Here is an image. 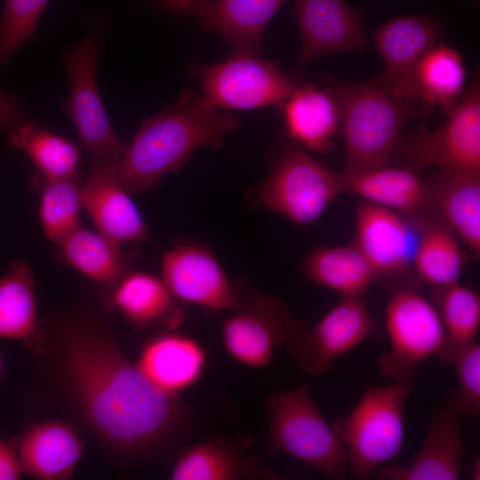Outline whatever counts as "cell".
Returning a JSON list of instances; mask_svg holds the SVG:
<instances>
[{"instance_id":"30","label":"cell","mask_w":480,"mask_h":480,"mask_svg":"<svg viewBox=\"0 0 480 480\" xmlns=\"http://www.w3.org/2000/svg\"><path fill=\"white\" fill-rule=\"evenodd\" d=\"M433 305L444 329V342L437 357L443 364H452L459 353L476 341L480 297L475 290L455 283L436 288Z\"/></svg>"},{"instance_id":"21","label":"cell","mask_w":480,"mask_h":480,"mask_svg":"<svg viewBox=\"0 0 480 480\" xmlns=\"http://www.w3.org/2000/svg\"><path fill=\"white\" fill-rule=\"evenodd\" d=\"M75 428L60 420L32 425L20 437L17 454L24 473L44 480L69 478L83 454Z\"/></svg>"},{"instance_id":"1","label":"cell","mask_w":480,"mask_h":480,"mask_svg":"<svg viewBox=\"0 0 480 480\" xmlns=\"http://www.w3.org/2000/svg\"><path fill=\"white\" fill-rule=\"evenodd\" d=\"M64 370L72 396L94 433L133 460L179 447L199 426L196 406L154 386L100 334L73 332Z\"/></svg>"},{"instance_id":"3","label":"cell","mask_w":480,"mask_h":480,"mask_svg":"<svg viewBox=\"0 0 480 480\" xmlns=\"http://www.w3.org/2000/svg\"><path fill=\"white\" fill-rule=\"evenodd\" d=\"M328 82L339 107L344 140L342 174L387 165L405 124L432 108L420 100L396 97L380 77L363 83Z\"/></svg>"},{"instance_id":"9","label":"cell","mask_w":480,"mask_h":480,"mask_svg":"<svg viewBox=\"0 0 480 480\" xmlns=\"http://www.w3.org/2000/svg\"><path fill=\"white\" fill-rule=\"evenodd\" d=\"M389 349L379 360L380 373L392 381L412 383L418 365L440 353L444 329L435 306L412 289L397 290L387 303Z\"/></svg>"},{"instance_id":"29","label":"cell","mask_w":480,"mask_h":480,"mask_svg":"<svg viewBox=\"0 0 480 480\" xmlns=\"http://www.w3.org/2000/svg\"><path fill=\"white\" fill-rule=\"evenodd\" d=\"M57 245L64 261L101 285L112 288L130 271L132 260L122 244L99 231L79 227Z\"/></svg>"},{"instance_id":"40","label":"cell","mask_w":480,"mask_h":480,"mask_svg":"<svg viewBox=\"0 0 480 480\" xmlns=\"http://www.w3.org/2000/svg\"><path fill=\"white\" fill-rule=\"evenodd\" d=\"M480 463H479V457L474 461L472 470H471V476L472 478L475 480L480 479Z\"/></svg>"},{"instance_id":"2","label":"cell","mask_w":480,"mask_h":480,"mask_svg":"<svg viewBox=\"0 0 480 480\" xmlns=\"http://www.w3.org/2000/svg\"><path fill=\"white\" fill-rule=\"evenodd\" d=\"M240 126L236 116L203 107L198 92L187 89L167 108L146 119L122 155L115 172L130 194L155 188L204 147L220 148Z\"/></svg>"},{"instance_id":"23","label":"cell","mask_w":480,"mask_h":480,"mask_svg":"<svg viewBox=\"0 0 480 480\" xmlns=\"http://www.w3.org/2000/svg\"><path fill=\"white\" fill-rule=\"evenodd\" d=\"M289 136L307 150L328 153L340 126L337 101L328 88L299 84L283 104Z\"/></svg>"},{"instance_id":"8","label":"cell","mask_w":480,"mask_h":480,"mask_svg":"<svg viewBox=\"0 0 480 480\" xmlns=\"http://www.w3.org/2000/svg\"><path fill=\"white\" fill-rule=\"evenodd\" d=\"M447 121L432 132L410 137L401 153L412 170L434 166L439 171L480 176V81L476 74Z\"/></svg>"},{"instance_id":"37","label":"cell","mask_w":480,"mask_h":480,"mask_svg":"<svg viewBox=\"0 0 480 480\" xmlns=\"http://www.w3.org/2000/svg\"><path fill=\"white\" fill-rule=\"evenodd\" d=\"M23 474L17 452L0 438V480H17Z\"/></svg>"},{"instance_id":"18","label":"cell","mask_w":480,"mask_h":480,"mask_svg":"<svg viewBox=\"0 0 480 480\" xmlns=\"http://www.w3.org/2000/svg\"><path fill=\"white\" fill-rule=\"evenodd\" d=\"M466 68L460 53L444 44L428 49L401 77L386 84L399 99L416 100L448 114L464 93Z\"/></svg>"},{"instance_id":"11","label":"cell","mask_w":480,"mask_h":480,"mask_svg":"<svg viewBox=\"0 0 480 480\" xmlns=\"http://www.w3.org/2000/svg\"><path fill=\"white\" fill-rule=\"evenodd\" d=\"M99 53L98 39L88 36L65 54L70 84L68 113L85 150L94 157L116 160L125 146L111 126L98 89Z\"/></svg>"},{"instance_id":"35","label":"cell","mask_w":480,"mask_h":480,"mask_svg":"<svg viewBox=\"0 0 480 480\" xmlns=\"http://www.w3.org/2000/svg\"><path fill=\"white\" fill-rule=\"evenodd\" d=\"M49 0H5L0 23V67L34 34Z\"/></svg>"},{"instance_id":"22","label":"cell","mask_w":480,"mask_h":480,"mask_svg":"<svg viewBox=\"0 0 480 480\" xmlns=\"http://www.w3.org/2000/svg\"><path fill=\"white\" fill-rule=\"evenodd\" d=\"M285 0H211L199 24L220 36L236 54L258 55L265 28Z\"/></svg>"},{"instance_id":"39","label":"cell","mask_w":480,"mask_h":480,"mask_svg":"<svg viewBox=\"0 0 480 480\" xmlns=\"http://www.w3.org/2000/svg\"><path fill=\"white\" fill-rule=\"evenodd\" d=\"M169 12L197 19L211 0H157Z\"/></svg>"},{"instance_id":"17","label":"cell","mask_w":480,"mask_h":480,"mask_svg":"<svg viewBox=\"0 0 480 480\" xmlns=\"http://www.w3.org/2000/svg\"><path fill=\"white\" fill-rule=\"evenodd\" d=\"M419 239L399 212L365 201L357 206L354 244L376 276L404 270L413 260Z\"/></svg>"},{"instance_id":"26","label":"cell","mask_w":480,"mask_h":480,"mask_svg":"<svg viewBox=\"0 0 480 480\" xmlns=\"http://www.w3.org/2000/svg\"><path fill=\"white\" fill-rule=\"evenodd\" d=\"M440 26L432 17L403 16L380 26L372 36L385 65L379 76L390 83L406 74L438 38Z\"/></svg>"},{"instance_id":"31","label":"cell","mask_w":480,"mask_h":480,"mask_svg":"<svg viewBox=\"0 0 480 480\" xmlns=\"http://www.w3.org/2000/svg\"><path fill=\"white\" fill-rule=\"evenodd\" d=\"M36 282L28 264L15 260L0 277V338L28 340L37 328Z\"/></svg>"},{"instance_id":"14","label":"cell","mask_w":480,"mask_h":480,"mask_svg":"<svg viewBox=\"0 0 480 480\" xmlns=\"http://www.w3.org/2000/svg\"><path fill=\"white\" fill-rule=\"evenodd\" d=\"M293 2L301 41V65L326 55L357 52L365 48L360 14L346 0Z\"/></svg>"},{"instance_id":"10","label":"cell","mask_w":480,"mask_h":480,"mask_svg":"<svg viewBox=\"0 0 480 480\" xmlns=\"http://www.w3.org/2000/svg\"><path fill=\"white\" fill-rule=\"evenodd\" d=\"M372 317L364 295L343 297L316 324L293 321L285 340L298 366L321 376L334 360L362 343L371 333Z\"/></svg>"},{"instance_id":"33","label":"cell","mask_w":480,"mask_h":480,"mask_svg":"<svg viewBox=\"0 0 480 480\" xmlns=\"http://www.w3.org/2000/svg\"><path fill=\"white\" fill-rule=\"evenodd\" d=\"M465 260L453 234L445 228L430 226L420 236L412 262L420 279L437 288L458 283Z\"/></svg>"},{"instance_id":"16","label":"cell","mask_w":480,"mask_h":480,"mask_svg":"<svg viewBox=\"0 0 480 480\" xmlns=\"http://www.w3.org/2000/svg\"><path fill=\"white\" fill-rule=\"evenodd\" d=\"M253 440L244 432L218 436L183 446L172 469V480L277 479L273 468L247 453Z\"/></svg>"},{"instance_id":"15","label":"cell","mask_w":480,"mask_h":480,"mask_svg":"<svg viewBox=\"0 0 480 480\" xmlns=\"http://www.w3.org/2000/svg\"><path fill=\"white\" fill-rule=\"evenodd\" d=\"M130 195L115 172L113 160L92 156L81 187V204L98 231L121 244L141 242L148 235Z\"/></svg>"},{"instance_id":"38","label":"cell","mask_w":480,"mask_h":480,"mask_svg":"<svg viewBox=\"0 0 480 480\" xmlns=\"http://www.w3.org/2000/svg\"><path fill=\"white\" fill-rule=\"evenodd\" d=\"M23 122V111L20 105L0 91V129L10 132Z\"/></svg>"},{"instance_id":"41","label":"cell","mask_w":480,"mask_h":480,"mask_svg":"<svg viewBox=\"0 0 480 480\" xmlns=\"http://www.w3.org/2000/svg\"><path fill=\"white\" fill-rule=\"evenodd\" d=\"M2 372H3V359L0 354V377H1Z\"/></svg>"},{"instance_id":"7","label":"cell","mask_w":480,"mask_h":480,"mask_svg":"<svg viewBox=\"0 0 480 480\" xmlns=\"http://www.w3.org/2000/svg\"><path fill=\"white\" fill-rule=\"evenodd\" d=\"M342 192L340 175L299 148L284 151L254 191L262 207L300 225L317 220Z\"/></svg>"},{"instance_id":"13","label":"cell","mask_w":480,"mask_h":480,"mask_svg":"<svg viewBox=\"0 0 480 480\" xmlns=\"http://www.w3.org/2000/svg\"><path fill=\"white\" fill-rule=\"evenodd\" d=\"M161 277L178 301L211 312H229L245 295L215 255L194 243L180 244L163 255Z\"/></svg>"},{"instance_id":"20","label":"cell","mask_w":480,"mask_h":480,"mask_svg":"<svg viewBox=\"0 0 480 480\" xmlns=\"http://www.w3.org/2000/svg\"><path fill=\"white\" fill-rule=\"evenodd\" d=\"M206 353L190 336L167 332L158 334L143 347L135 364L140 372L163 392L180 396L202 377Z\"/></svg>"},{"instance_id":"25","label":"cell","mask_w":480,"mask_h":480,"mask_svg":"<svg viewBox=\"0 0 480 480\" xmlns=\"http://www.w3.org/2000/svg\"><path fill=\"white\" fill-rule=\"evenodd\" d=\"M342 192L395 211L413 213L429 204L426 184L409 168L380 166L340 175Z\"/></svg>"},{"instance_id":"24","label":"cell","mask_w":480,"mask_h":480,"mask_svg":"<svg viewBox=\"0 0 480 480\" xmlns=\"http://www.w3.org/2000/svg\"><path fill=\"white\" fill-rule=\"evenodd\" d=\"M162 277L128 271L113 287L110 304L138 328L165 324L172 329L183 321V310Z\"/></svg>"},{"instance_id":"5","label":"cell","mask_w":480,"mask_h":480,"mask_svg":"<svg viewBox=\"0 0 480 480\" xmlns=\"http://www.w3.org/2000/svg\"><path fill=\"white\" fill-rule=\"evenodd\" d=\"M412 389V383L395 381L366 387L350 412L336 418L332 427L346 449L353 477L368 478L400 452Z\"/></svg>"},{"instance_id":"12","label":"cell","mask_w":480,"mask_h":480,"mask_svg":"<svg viewBox=\"0 0 480 480\" xmlns=\"http://www.w3.org/2000/svg\"><path fill=\"white\" fill-rule=\"evenodd\" d=\"M228 313L221 325L224 348L234 360L251 368H264L272 362L294 321L279 298L257 292L245 294Z\"/></svg>"},{"instance_id":"6","label":"cell","mask_w":480,"mask_h":480,"mask_svg":"<svg viewBox=\"0 0 480 480\" xmlns=\"http://www.w3.org/2000/svg\"><path fill=\"white\" fill-rule=\"evenodd\" d=\"M193 69L201 87L198 100L213 111L282 107L300 84L258 55L234 53L220 63L196 64Z\"/></svg>"},{"instance_id":"34","label":"cell","mask_w":480,"mask_h":480,"mask_svg":"<svg viewBox=\"0 0 480 480\" xmlns=\"http://www.w3.org/2000/svg\"><path fill=\"white\" fill-rule=\"evenodd\" d=\"M79 172L53 180H43L39 216L49 240L60 243L80 227L81 186Z\"/></svg>"},{"instance_id":"4","label":"cell","mask_w":480,"mask_h":480,"mask_svg":"<svg viewBox=\"0 0 480 480\" xmlns=\"http://www.w3.org/2000/svg\"><path fill=\"white\" fill-rule=\"evenodd\" d=\"M264 402L272 455L286 454L327 478L348 476L346 449L316 404L308 382L292 390L269 393Z\"/></svg>"},{"instance_id":"28","label":"cell","mask_w":480,"mask_h":480,"mask_svg":"<svg viewBox=\"0 0 480 480\" xmlns=\"http://www.w3.org/2000/svg\"><path fill=\"white\" fill-rule=\"evenodd\" d=\"M302 271L312 284L332 290L342 297L364 295L376 277L355 244L312 250L303 260Z\"/></svg>"},{"instance_id":"19","label":"cell","mask_w":480,"mask_h":480,"mask_svg":"<svg viewBox=\"0 0 480 480\" xmlns=\"http://www.w3.org/2000/svg\"><path fill=\"white\" fill-rule=\"evenodd\" d=\"M464 444L459 415L444 406L435 410L422 443L407 465H388L376 475L380 480H458Z\"/></svg>"},{"instance_id":"32","label":"cell","mask_w":480,"mask_h":480,"mask_svg":"<svg viewBox=\"0 0 480 480\" xmlns=\"http://www.w3.org/2000/svg\"><path fill=\"white\" fill-rule=\"evenodd\" d=\"M9 143L31 159L44 180L68 178L78 172L79 149L60 135L23 122L10 132Z\"/></svg>"},{"instance_id":"36","label":"cell","mask_w":480,"mask_h":480,"mask_svg":"<svg viewBox=\"0 0 480 480\" xmlns=\"http://www.w3.org/2000/svg\"><path fill=\"white\" fill-rule=\"evenodd\" d=\"M455 365L459 387L445 398L444 406L459 416L479 418L480 414V345L473 342L452 361Z\"/></svg>"},{"instance_id":"27","label":"cell","mask_w":480,"mask_h":480,"mask_svg":"<svg viewBox=\"0 0 480 480\" xmlns=\"http://www.w3.org/2000/svg\"><path fill=\"white\" fill-rule=\"evenodd\" d=\"M433 203L476 258L480 255V176L438 171L425 182Z\"/></svg>"}]
</instances>
